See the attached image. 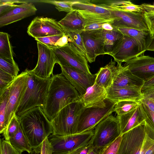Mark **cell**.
Here are the masks:
<instances>
[{"mask_svg":"<svg viewBox=\"0 0 154 154\" xmlns=\"http://www.w3.org/2000/svg\"><path fill=\"white\" fill-rule=\"evenodd\" d=\"M146 51H154V38L148 37L146 43Z\"/></svg>","mask_w":154,"mask_h":154,"instance_id":"cell-49","label":"cell"},{"mask_svg":"<svg viewBox=\"0 0 154 154\" xmlns=\"http://www.w3.org/2000/svg\"><path fill=\"white\" fill-rule=\"evenodd\" d=\"M104 40L105 54L112 52L121 43L124 35L118 29L111 31L102 30Z\"/></svg>","mask_w":154,"mask_h":154,"instance_id":"cell-26","label":"cell"},{"mask_svg":"<svg viewBox=\"0 0 154 154\" xmlns=\"http://www.w3.org/2000/svg\"><path fill=\"white\" fill-rule=\"evenodd\" d=\"M154 85V77L149 80L145 82L142 88L151 86Z\"/></svg>","mask_w":154,"mask_h":154,"instance_id":"cell-51","label":"cell"},{"mask_svg":"<svg viewBox=\"0 0 154 154\" xmlns=\"http://www.w3.org/2000/svg\"><path fill=\"white\" fill-rule=\"evenodd\" d=\"M10 36L7 33L0 32V56L13 59L14 53L10 41Z\"/></svg>","mask_w":154,"mask_h":154,"instance_id":"cell-31","label":"cell"},{"mask_svg":"<svg viewBox=\"0 0 154 154\" xmlns=\"http://www.w3.org/2000/svg\"><path fill=\"white\" fill-rule=\"evenodd\" d=\"M146 134L145 122L123 134L119 154H141Z\"/></svg>","mask_w":154,"mask_h":154,"instance_id":"cell-11","label":"cell"},{"mask_svg":"<svg viewBox=\"0 0 154 154\" xmlns=\"http://www.w3.org/2000/svg\"><path fill=\"white\" fill-rule=\"evenodd\" d=\"M72 7L73 10L84 11L112 17L110 12L108 9L90 2V1L75 0Z\"/></svg>","mask_w":154,"mask_h":154,"instance_id":"cell-28","label":"cell"},{"mask_svg":"<svg viewBox=\"0 0 154 154\" xmlns=\"http://www.w3.org/2000/svg\"><path fill=\"white\" fill-rule=\"evenodd\" d=\"M61 73L77 90L80 96L94 84L96 74H87L72 67L60 66Z\"/></svg>","mask_w":154,"mask_h":154,"instance_id":"cell-15","label":"cell"},{"mask_svg":"<svg viewBox=\"0 0 154 154\" xmlns=\"http://www.w3.org/2000/svg\"><path fill=\"white\" fill-rule=\"evenodd\" d=\"M142 98L141 91L134 88L110 87L106 90V98L116 102L131 100L140 103Z\"/></svg>","mask_w":154,"mask_h":154,"instance_id":"cell-21","label":"cell"},{"mask_svg":"<svg viewBox=\"0 0 154 154\" xmlns=\"http://www.w3.org/2000/svg\"><path fill=\"white\" fill-rule=\"evenodd\" d=\"M28 34L35 38L56 35H63L64 31L58 22L47 17H36L27 28Z\"/></svg>","mask_w":154,"mask_h":154,"instance_id":"cell-12","label":"cell"},{"mask_svg":"<svg viewBox=\"0 0 154 154\" xmlns=\"http://www.w3.org/2000/svg\"><path fill=\"white\" fill-rule=\"evenodd\" d=\"M142 98L140 101L154 112V85L142 88Z\"/></svg>","mask_w":154,"mask_h":154,"instance_id":"cell-35","label":"cell"},{"mask_svg":"<svg viewBox=\"0 0 154 154\" xmlns=\"http://www.w3.org/2000/svg\"><path fill=\"white\" fill-rule=\"evenodd\" d=\"M28 73L26 88L15 115L18 118L28 111L36 107L43 108L45 106L51 77L42 78L26 69Z\"/></svg>","mask_w":154,"mask_h":154,"instance_id":"cell-3","label":"cell"},{"mask_svg":"<svg viewBox=\"0 0 154 154\" xmlns=\"http://www.w3.org/2000/svg\"><path fill=\"white\" fill-rule=\"evenodd\" d=\"M121 134H124L145 122L147 117L140 103L137 107L124 114L117 115Z\"/></svg>","mask_w":154,"mask_h":154,"instance_id":"cell-20","label":"cell"},{"mask_svg":"<svg viewBox=\"0 0 154 154\" xmlns=\"http://www.w3.org/2000/svg\"><path fill=\"white\" fill-rule=\"evenodd\" d=\"M18 119L23 133L32 149L40 153L45 139L53 133L51 121L40 106L25 112Z\"/></svg>","mask_w":154,"mask_h":154,"instance_id":"cell-2","label":"cell"},{"mask_svg":"<svg viewBox=\"0 0 154 154\" xmlns=\"http://www.w3.org/2000/svg\"><path fill=\"white\" fill-rule=\"evenodd\" d=\"M10 85L0 91V133L2 134L5 130V117Z\"/></svg>","mask_w":154,"mask_h":154,"instance_id":"cell-32","label":"cell"},{"mask_svg":"<svg viewBox=\"0 0 154 154\" xmlns=\"http://www.w3.org/2000/svg\"><path fill=\"white\" fill-rule=\"evenodd\" d=\"M93 130L66 135L51 134L48 138L53 149V154H70L90 141Z\"/></svg>","mask_w":154,"mask_h":154,"instance_id":"cell-7","label":"cell"},{"mask_svg":"<svg viewBox=\"0 0 154 154\" xmlns=\"http://www.w3.org/2000/svg\"><path fill=\"white\" fill-rule=\"evenodd\" d=\"M118 69L115 61L111 59L108 64L100 68L96 73L95 83L106 90L112 85Z\"/></svg>","mask_w":154,"mask_h":154,"instance_id":"cell-23","label":"cell"},{"mask_svg":"<svg viewBox=\"0 0 154 154\" xmlns=\"http://www.w3.org/2000/svg\"><path fill=\"white\" fill-rule=\"evenodd\" d=\"M144 154H154V144L147 150Z\"/></svg>","mask_w":154,"mask_h":154,"instance_id":"cell-52","label":"cell"},{"mask_svg":"<svg viewBox=\"0 0 154 154\" xmlns=\"http://www.w3.org/2000/svg\"><path fill=\"white\" fill-rule=\"evenodd\" d=\"M140 103L131 100L117 102L114 106V112H115L118 115L127 113L136 109Z\"/></svg>","mask_w":154,"mask_h":154,"instance_id":"cell-34","label":"cell"},{"mask_svg":"<svg viewBox=\"0 0 154 154\" xmlns=\"http://www.w3.org/2000/svg\"><path fill=\"white\" fill-rule=\"evenodd\" d=\"M51 78L45 105L42 108L51 121L63 108L80 100L77 90L61 73L53 75Z\"/></svg>","mask_w":154,"mask_h":154,"instance_id":"cell-1","label":"cell"},{"mask_svg":"<svg viewBox=\"0 0 154 154\" xmlns=\"http://www.w3.org/2000/svg\"><path fill=\"white\" fill-rule=\"evenodd\" d=\"M143 8L142 15L149 32V38H154V2L143 3L140 5Z\"/></svg>","mask_w":154,"mask_h":154,"instance_id":"cell-30","label":"cell"},{"mask_svg":"<svg viewBox=\"0 0 154 154\" xmlns=\"http://www.w3.org/2000/svg\"><path fill=\"white\" fill-rule=\"evenodd\" d=\"M65 34L67 35L70 41L85 56H86V51L83 40L81 35V32L65 31Z\"/></svg>","mask_w":154,"mask_h":154,"instance_id":"cell-36","label":"cell"},{"mask_svg":"<svg viewBox=\"0 0 154 154\" xmlns=\"http://www.w3.org/2000/svg\"><path fill=\"white\" fill-rule=\"evenodd\" d=\"M16 78L0 69V91L9 86Z\"/></svg>","mask_w":154,"mask_h":154,"instance_id":"cell-42","label":"cell"},{"mask_svg":"<svg viewBox=\"0 0 154 154\" xmlns=\"http://www.w3.org/2000/svg\"><path fill=\"white\" fill-rule=\"evenodd\" d=\"M117 102L106 98L97 105L84 107L80 114L76 134L93 130L101 121L114 112Z\"/></svg>","mask_w":154,"mask_h":154,"instance_id":"cell-4","label":"cell"},{"mask_svg":"<svg viewBox=\"0 0 154 154\" xmlns=\"http://www.w3.org/2000/svg\"><path fill=\"white\" fill-rule=\"evenodd\" d=\"M100 152L98 150L94 148L88 154H99Z\"/></svg>","mask_w":154,"mask_h":154,"instance_id":"cell-53","label":"cell"},{"mask_svg":"<svg viewBox=\"0 0 154 154\" xmlns=\"http://www.w3.org/2000/svg\"><path fill=\"white\" fill-rule=\"evenodd\" d=\"M9 142L13 147L21 153L26 151L30 153L32 150L20 125L14 135L10 138Z\"/></svg>","mask_w":154,"mask_h":154,"instance_id":"cell-29","label":"cell"},{"mask_svg":"<svg viewBox=\"0 0 154 154\" xmlns=\"http://www.w3.org/2000/svg\"><path fill=\"white\" fill-rule=\"evenodd\" d=\"M102 30L99 29L83 31L81 33L86 51L85 58L89 63L94 62L97 56L105 54Z\"/></svg>","mask_w":154,"mask_h":154,"instance_id":"cell-13","label":"cell"},{"mask_svg":"<svg viewBox=\"0 0 154 154\" xmlns=\"http://www.w3.org/2000/svg\"><path fill=\"white\" fill-rule=\"evenodd\" d=\"M28 77V73L25 69L24 71L18 75L10 86L5 117V130L4 132L15 115L26 88Z\"/></svg>","mask_w":154,"mask_h":154,"instance_id":"cell-9","label":"cell"},{"mask_svg":"<svg viewBox=\"0 0 154 154\" xmlns=\"http://www.w3.org/2000/svg\"><path fill=\"white\" fill-rule=\"evenodd\" d=\"M122 138L120 135L112 143L104 147L99 154H119Z\"/></svg>","mask_w":154,"mask_h":154,"instance_id":"cell-39","label":"cell"},{"mask_svg":"<svg viewBox=\"0 0 154 154\" xmlns=\"http://www.w3.org/2000/svg\"><path fill=\"white\" fill-rule=\"evenodd\" d=\"M20 125L18 118L15 115L7 129L3 134L6 140L9 141L10 138L14 135Z\"/></svg>","mask_w":154,"mask_h":154,"instance_id":"cell-38","label":"cell"},{"mask_svg":"<svg viewBox=\"0 0 154 154\" xmlns=\"http://www.w3.org/2000/svg\"><path fill=\"white\" fill-rule=\"evenodd\" d=\"M116 28L123 35L133 39L137 43L140 51L144 54L146 51V43L149 34L148 31L129 28Z\"/></svg>","mask_w":154,"mask_h":154,"instance_id":"cell-27","label":"cell"},{"mask_svg":"<svg viewBox=\"0 0 154 154\" xmlns=\"http://www.w3.org/2000/svg\"><path fill=\"white\" fill-rule=\"evenodd\" d=\"M63 35H56L35 38L38 42L51 49L56 48V44Z\"/></svg>","mask_w":154,"mask_h":154,"instance_id":"cell-40","label":"cell"},{"mask_svg":"<svg viewBox=\"0 0 154 154\" xmlns=\"http://www.w3.org/2000/svg\"><path fill=\"white\" fill-rule=\"evenodd\" d=\"M97 5L109 11L111 17L114 19L113 23H111L113 27L131 28L148 31L142 13L125 11L103 4Z\"/></svg>","mask_w":154,"mask_h":154,"instance_id":"cell-10","label":"cell"},{"mask_svg":"<svg viewBox=\"0 0 154 154\" xmlns=\"http://www.w3.org/2000/svg\"><path fill=\"white\" fill-rule=\"evenodd\" d=\"M0 154H21L5 138H1L0 141Z\"/></svg>","mask_w":154,"mask_h":154,"instance_id":"cell-41","label":"cell"},{"mask_svg":"<svg viewBox=\"0 0 154 154\" xmlns=\"http://www.w3.org/2000/svg\"><path fill=\"white\" fill-rule=\"evenodd\" d=\"M106 98V90L95 83L84 95L80 96V101L84 107L97 105Z\"/></svg>","mask_w":154,"mask_h":154,"instance_id":"cell-24","label":"cell"},{"mask_svg":"<svg viewBox=\"0 0 154 154\" xmlns=\"http://www.w3.org/2000/svg\"><path fill=\"white\" fill-rule=\"evenodd\" d=\"M37 42L38 60L32 72L37 76L45 78H50L57 60L53 49L38 42Z\"/></svg>","mask_w":154,"mask_h":154,"instance_id":"cell-14","label":"cell"},{"mask_svg":"<svg viewBox=\"0 0 154 154\" xmlns=\"http://www.w3.org/2000/svg\"><path fill=\"white\" fill-rule=\"evenodd\" d=\"M64 30L82 32L84 30L85 20L79 12L74 10L58 22Z\"/></svg>","mask_w":154,"mask_h":154,"instance_id":"cell-22","label":"cell"},{"mask_svg":"<svg viewBox=\"0 0 154 154\" xmlns=\"http://www.w3.org/2000/svg\"><path fill=\"white\" fill-rule=\"evenodd\" d=\"M0 69L15 77L20 71L17 64L14 59L5 58L0 56Z\"/></svg>","mask_w":154,"mask_h":154,"instance_id":"cell-33","label":"cell"},{"mask_svg":"<svg viewBox=\"0 0 154 154\" xmlns=\"http://www.w3.org/2000/svg\"><path fill=\"white\" fill-rule=\"evenodd\" d=\"M102 29L107 31L113 30L116 29L109 23H106L103 24L102 26Z\"/></svg>","mask_w":154,"mask_h":154,"instance_id":"cell-50","label":"cell"},{"mask_svg":"<svg viewBox=\"0 0 154 154\" xmlns=\"http://www.w3.org/2000/svg\"><path fill=\"white\" fill-rule=\"evenodd\" d=\"M84 108L79 100L62 109L51 121L53 129L52 134L63 136L76 134L79 116Z\"/></svg>","mask_w":154,"mask_h":154,"instance_id":"cell-5","label":"cell"},{"mask_svg":"<svg viewBox=\"0 0 154 154\" xmlns=\"http://www.w3.org/2000/svg\"><path fill=\"white\" fill-rule=\"evenodd\" d=\"M102 2H100L99 4H103L113 7H115L131 2L129 0H106Z\"/></svg>","mask_w":154,"mask_h":154,"instance_id":"cell-47","label":"cell"},{"mask_svg":"<svg viewBox=\"0 0 154 154\" xmlns=\"http://www.w3.org/2000/svg\"><path fill=\"white\" fill-rule=\"evenodd\" d=\"M140 103L147 116L145 122L154 131V112L146 105Z\"/></svg>","mask_w":154,"mask_h":154,"instance_id":"cell-44","label":"cell"},{"mask_svg":"<svg viewBox=\"0 0 154 154\" xmlns=\"http://www.w3.org/2000/svg\"><path fill=\"white\" fill-rule=\"evenodd\" d=\"M90 141L88 143L79 147L70 154H88L94 148Z\"/></svg>","mask_w":154,"mask_h":154,"instance_id":"cell-45","label":"cell"},{"mask_svg":"<svg viewBox=\"0 0 154 154\" xmlns=\"http://www.w3.org/2000/svg\"><path fill=\"white\" fill-rule=\"evenodd\" d=\"M53 149L48 138L42 143L40 154H53Z\"/></svg>","mask_w":154,"mask_h":154,"instance_id":"cell-46","label":"cell"},{"mask_svg":"<svg viewBox=\"0 0 154 154\" xmlns=\"http://www.w3.org/2000/svg\"><path fill=\"white\" fill-rule=\"evenodd\" d=\"M109 55L113 57L115 61L122 63L144 54L133 39L124 35L121 43Z\"/></svg>","mask_w":154,"mask_h":154,"instance_id":"cell-19","label":"cell"},{"mask_svg":"<svg viewBox=\"0 0 154 154\" xmlns=\"http://www.w3.org/2000/svg\"><path fill=\"white\" fill-rule=\"evenodd\" d=\"M124 65L145 82L154 77V57L144 55L140 56L126 62Z\"/></svg>","mask_w":154,"mask_h":154,"instance_id":"cell-16","label":"cell"},{"mask_svg":"<svg viewBox=\"0 0 154 154\" xmlns=\"http://www.w3.org/2000/svg\"><path fill=\"white\" fill-rule=\"evenodd\" d=\"M69 39L65 33L63 36L58 41L56 44V48L64 46L69 42Z\"/></svg>","mask_w":154,"mask_h":154,"instance_id":"cell-48","label":"cell"},{"mask_svg":"<svg viewBox=\"0 0 154 154\" xmlns=\"http://www.w3.org/2000/svg\"><path fill=\"white\" fill-rule=\"evenodd\" d=\"M52 49L60 66L72 67L87 74H92L85 56L70 39L66 45Z\"/></svg>","mask_w":154,"mask_h":154,"instance_id":"cell-8","label":"cell"},{"mask_svg":"<svg viewBox=\"0 0 154 154\" xmlns=\"http://www.w3.org/2000/svg\"><path fill=\"white\" fill-rule=\"evenodd\" d=\"M37 11V9L31 3L14 4L8 10L0 15V27L35 15Z\"/></svg>","mask_w":154,"mask_h":154,"instance_id":"cell-17","label":"cell"},{"mask_svg":"<svg viewBox=\"0 0 154 154\" xmlns=\"http://www.w3.org/2000/svg\"><path fill=\"white\" fill-rule=\"evenodd\" d=\"M75 0H42L40 2L54 5L59 11H64L69 13L72 10V5Z\"/></svg>","mask_w":154,"mask_h":154,"instance_id":"cell-37","label":"cell"},{"mask_svg":"<svg viewBox=\"0 0 154 154\" xmlns=\"http://www.w3.org/2000/svg\"><path fill=\"white\" fill-rule=\"evenodd\" d=\"M115 7L119 10L131 12L142 13L143 11V8L140 5L134 4L131 2Z\"/></svg>","mask_w":154,"mask_h":154,"instance_id":"cell-43","label":"cell"},{"mask_svg":"<svg viewBox=\"0 0 154 154\" xmlns=\"http://www.w3.org/2000/svg\"><path fill=\"white\" fill-rule=\"evenodd\" d=\"M84 18L85 23L84 31L102 29V25L106 23H112L114 19L99 14L78 11Z\"/></svg>","mask_w":154,"mask_h":154,"instance_id":"cell-25","label":"cell"},{"mask_svg":"<svg viewBox=\"0 0 154 154\" xmlns=\"http://www.w3.org/2000/svg\"><path fill=\"white\" fill-rule=\"evenodd\" d=\"M117 63L118 70L111 87L115 88H129L141 91L145 82L134 75L128 67Z\"/></svg>","mask_w":154,"mask_h":154,"instance_id":"cell-18","label":"cell"},{"mask_svg":"<svg viewBox=\"0 0 154 154\" xmlns=\"http://www.w3.org/2000/svg\"><path fill=\"white\" fill-rule=\"evenodd\" d=\"M95 128L90 142L93 148L100 152L122 135L119 120L111 115L100 122Z\"/></svg>","mask_w":154,"mask_h":154,"instance_id":"cell-6","label":"cell"}]
</instances>
